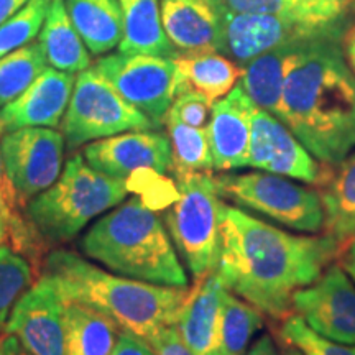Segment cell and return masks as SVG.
<instances>
[{
  "label": "cell",
  "instance_id": "ffe728a7",
  "mask_svg": "<svg viewBox=\"0 0 355 355\" xmlns=\"http://www.w3.org/2000/svg\"><path fill=\"white\" fill-rule=\"evenodd\" d=\"M319 42V40H316ZM313 42H296L261 53L242 68L241 86L257 107L278 117L283 87L298 58Z\"/></svg>",
  "mask_w": 355,
  "mask_h": 355
},
{
  "label": "cell",
  "instance_id": "4316f807",
  "mask_svg": "<svg viewBox=\"0 0 355 355\" xmlns=\"http://www.w3.org/2000/svg\"><path fill=\"white\" fill-rule=\"evenodd\" d=\"M263 327V313L225 290L220 316L222 355H243L255 332Z\"/></svg>",
  "mask_w": 355,
  "mask_h": 355
},
{
  "label": "cell",
  "instance_id": "ba28073f",
  "mask_svg": "<svg viewBox=\"0 0 355 355\" xmlns=\"http://www.w3.org/2000/svg\"><path fill=\"white\" fill-rule=\"evenodd\" d=\"M61 128L66 146L76 150L87 141L132 130H155L157 125L122 99L91 66L78 74Z\"/></svg>",
  "mask_w": 355,
  "mask_h": 355
},
{
  "label": "cell",
  "instance_id": "d590c367",
  "mask_svg": "<svg viewBox=\"0 0 355 355\" xmlns=\"http://www.w3.org/2000/svg\"><path fill=\"white\" fill-rule=\"evenodd\" d=\"M217 15L232 13H279L283 0H212Z\"/></svg>",
  "mask_w": 355,
  "mask_h": 355
},
{
  "label": "cell",
  "instance_id": "f6af8a7d",
  "mask_svg": "<svg viewBox=\"0 0 355 355\" xmlns=\"http://www.w3.org/2000/svg\"><path fill=\"white\" fill-rule=\"evenodd\" d=\"M282 355H304V354L301 352V350H300L298 347H295V345L288 344V347H286L285 350H283Z\"/></svg>",
  "mask_w": 355,
  "mask_h": 355
},
{
  "label": "cell",
  "instance_id": "b9f144b4",
  "mask_svg": "<svg viewBox=\"0 0 355 355\" xmlns=\"http://www.w3.org/2000/svg\"><path fill=\"white\" fill-rule=\"evenodd\" d=\"M30 0H0V25L15 15Z\"/></svg>",
  "mask_w": 355,
  "mask_h": 355
},
{
  "label": "cell",
  "instance_id": "4dcf8cb0",
  "mask_svg": "<svg viewBox=\"0 0 355 355\" xmlns=\"http://www.w3.org/2000/svg\"><path fill=\"white\" fill-rule=\"evenodd\" d=\"M51 0H30L15 15L0 25V58L35 42L42 32Z\"/></svg>",
  "mask_w": 355,
  "mask_h": 355
},
{
  "label": "cell",
  "instance_id": "836d02e7",
  "mask_svg": "<svg viewBox=\"0 0 355 355\" xmlns=\"http://www.w3.org/2000/svg\"><path fill=\"white\" fill-rule=\"evenodd\" d=\"M127 181V189L140 194V201L150 209H163L170 206L180 196L178 186L171 180H166L162 173L141 168L133 171Z\"/></svg>",
  "mask_w": 355,
  "mask_h": 355
},
{
  "label": "cell",
  "instance_id": "277c9868",
  "mask_svg": "<svg viewBox=\"0 0 355 355\" xmlns=\"http://www.w3.org/2000/svg\"><path fill=\"white\" fill-rule=\"evenodd\" d=\"M89 259L140 282L188 286L166 225L139 198L121 204L92 225L81 242Z\"/></svg>",
  "mask_w": 355,
  "mask_h": 355
},
{
  "label": "cell",
  "instance_id": "9a60e30c",
  "mask_svg": "<svg viewBox=\"0 0 355 355\" xmlns=\"http://www.w3.org/2000/svg\"><path fill=\"white\" fill-rule=\"evenodd\" d=\"M87 165L114 178H125L148 168L162 175L171 171V145L165 133L132 130L91 141L83 152Z\"/></svg>",
  "mask_w": 355,
  "mask_h": 355
},
{
  "label": "cell",
  "instance_id": "9c48e42d",
  "mask_svg": "<svg viewBox=\"0 0 355 355\" xmlns=\"http://www.w3.org/2000/svg\"><path fill=\"white\" fill-rule=\"evenodd\" d=\"M345 33L347 28L311 25L283 13H232L219 15L217 51L243 68L261 53L283 44L316 40L340 42Z\"/></svg>",
  "mask_w": 355,
  "mask_h": 355
},
{
  "label": "cell",
  "instance_id": "4fadbf2b",
  "mask_svg": "<svg viewBox=\"0 0 355 355\" xmlns=\"http://www.w3.org/2000/svg\"><path fill=\"white\" fill-rule=\"evenodd\" d=\"M66 301L44 275L13 304L3 332L13 334L32 355H66Z\"/></svg>",
  "mask_w": 355,
  "mask_h": 355
},
{
  "label": "cell",
  "instance_id": "83f0119b",
  "mask_svg": "<svg viewBox=\"0 0 355 355\" xmlns=\"http://www.w3.org/2000/svg\"><path fill=\"white\" fill-rule=\"evenodd\" d=\"M165 123L171 145V171L175 175L214 170L206 128L186 125L171 115H166Z\"/></svg>",
  "mask_w": 355,
  "mask_h": 355
},
{
  "label": "cell",
  "instance_id": "6da1fadb",
  "mask_svg": "<svg viewBox=\"0 0 355 355\" xmlns=\"http://www.w3.org/2000/svg\"><path fill=\"white\" fill-rule=\"evenodd\" d=\"M339 252L329 234H291L224 204L214 272L235 296L268 316L286 318L295 293L313 285Z\"/></svg>",
  "mask_w": 355,
  "mask_h": 355
},
{
  "label": "cell",
  "instance_id": "ab89813d",
  "mask_svg": "<svg viewBox=\"0 0 355 355\" xmlns=\"http://www.w3.org/2000/svg\"><path fill=\"white\" fill-rule=\"evenodd\" d=\"M2 352L3 355H32L13 334H2Z\"/></svg>",
  "mask_w": 355,
  "mask_h": 355
},
{
  "label": "cell",
  "instance_id": "8992f818",
  "mask_svg": "<svg viewBox=\"0 0 355 355\" xmlns=\"http://www.w3.org/2000/svg\"><path fill=\"white\" fill-rule=\"evenodd\" d=\"M180 196L165 212V224L176 252L194 278L216 270L220 250V194L209 173L175 175Z\"/></svg>",
  "mask_w": 355,
  "mask_h": 355
},
{
  "label": "cell",
  "instance_id": "d4e9b609",
  "mask_svg": "<svg viewBox=\"0 0 355 355\" xmlns=\"http://www.w3.org/2000/svg\"><path fill=\"white\" fill-rule=\"evenodd\" d=\"M66 355H109L119 337V324L99 311L66 301Z\"/></svg>",
  "mask_w": 355,
  "mask_h": 355
},
{
  "label": "cell",
  "instance_id": "f35d334b",
  "mask_svg": "<svg viewBox=\"0 0 355 355\" xmlns=\"http://www.w3.org/2000/svg\"><path fill=\"white\" fill-rule=\"evenodd\" d=\"M243 355H278L277 347H275L273 339L268 334H263L260 339L255 340V344Z\"/></svg>",
  "mask_w": 355,
  "mask_h": 355
},
{
  "label": "cell",
  "instance_id": "5bb4252c",
  "mask_svg": "<svg viewBox=\"0 0 355 355\" xmlns=\"http://www.w3.org/2000/svg\"><path fill=\"white\" fill-rule=\"evenodd\" d=\"M247 166L301 183L324 186L329 176L296 135L273 114L257 107Z\"/></svg>",
  "mask_w": 355,
  "mask_h": 355
},
{
  "label": "cell",
  "instance_id": "e575fe53",
  "mask_svg": "<svg viewBox=\"0 0 355 355\" xmlns=\"http://www.w3.org/2000/svg\"><path fill=\"white\" fill-rule=\"evenodd\" d=\"M212 105H214V102L206 99V97L198 94V92L181 91L178 92L175 101H173L168 115L178 119V121L186 123V125L207 128L211 121Z\"/></svg>",
  "mask_w": 355,
  "mask_h": 355
},
{
  "label": "cell",
  "instance_id": "ac0fdd59",
  "mask_svg": "<svg viewBox=\"0 0 355 355\" xmlns=\"http://www.w3.org/2000/svg\"><path fill=\"white\" fill-rule=\"evenodd\" d=\"M227 288L216 272L196 279L188 291L176 319V331L188 349L196 355H222L220 316Z\"/></svg>",
  "mask_w": 355,
  "mask_h": 355
},
{
  "label": "cell",
  "instance_id": "3957f363",
  "mask_svg": "<svg viewBox=\"0 0 355 355\" xmlns=\"http://www.w3.org/2000/svg\"><path fill=\"white\" fill-rule=\"evenodd\" d=\"M64 301H74L114 319L123 331L148 340L175 326L188 286H166L110 275L68 250L44 257L42 272Z\"/></svg>",
  "mask_w": 355,
  "mask_h": 355
},
{
  "label": "cell",
  "instance_id": "52a82bcc",
  "mask_svg": "<svg viewBox=\"0 0 355 355\" xmlns=\"http://www.w3.org/2000/svg\"><path fill=\"white\" fill-rule=\"evenodd\" d=\"M222 199L277 222L291 230L316 234L324 229V207L319 193L291 178L266 171L214 176Z\"/></svg>",
  "mask_w": 355,
  "mask_h": 355
},
{
  "label": "cell",
  "instance_id": "d6a6232c",
  "mask_svg": "<svg viewBox=\"0 0 355 355\" xmlns=\"http://www.w3.org/2000/svg\"><path fill=\"white\" fill-rule=\"evenodd\" d=\"M279 336L286 344L298 347L304 355H355V345L339 344L319 336L298 314L285 318Z\"/></svg>",
  "mask_w": 355,
  "mask_h": 355
},
{
  "label": "cell",
  "instance_id": "44dd1931",
  "mask_svg": "<svg viewBox=\"0 0 355 355\" xmlns=\"http://www.w3.org/2000/svg\"><path fill=\"white\" fill-rule=\"evenodd\" d=\"M173 61L178 71V92L194 91L211 102L227 96L242 78L241 66L219 51L180 53Z\"/></svg>",
  "mask_w": 355,
  "mask_h": 355
},
{
  "label": "cell",
  "instance_id": "484cf974",
  "mask_svg": "<svg viewBox=\"0 0 355 355\" xmlns=\"http://www.w3.org/2000/svg\"><path fill=\"white\" fill-rule=\"evenodd\" d=\"M324 207V229L339 243L355 234V153L347 155L319 193Z\"/></svg>",
  "mask_w": 355,
  "mask_h": 355
},
{
  "label": "cell",
  "instance_id": "74e56055",
  "mask_svg": "<svg viewBox=\"0 0 355 355\" xmlns=\"http://www.w3.org/2000/svg\"><path fill=\"white\" fill-rule=\"evenodd\" d=\"M109 355H157L155 350L150 347L148 343L132 332L123 331L119 332L115 345Z\"/></svg>",
  "mask_w": 355,
  "mask_h": 355
},
{
  "label": "cell",
  "instance_id": "c3c4849f",
  "mask_svg": "<svg viewBox=\"0 0 355 355\" xmlns=\"http://www.w3.org/2000/svg\"><path fill=\"white\" fill-rule=\"evenodd\" d=\"M209 2H212V0H209Z\"/></svg>",
  "mask_w": 355,
  "mask_h": 355
},
{
  "label": "cell",
  "instance_id": "2e32d148",
  "mask_svg": "<svg viewBox=\"0 0 355 355\" xmlns=\"http://www.w3.org/2000/svg\"><path fill=\"white\" fill-rule=\"evenodd\" d=\"M255 109V102L247 96L241 84L214 102L206 128L214 170L232 171L247 168Z\"/></svg>",
  "mask_w": 355,
  "mask_h": 355
},
{
  "label": "cell",
  "instance_id": "d6986e66",
  "mask_svg": "<svg viewBox=\"0 0 355 355\" xmlns=\"http://www.w3.org/2000/svg\"><path fill=\"white\" fill-rule=\"evenodd\" d=\"M162 25L178 53L217 51L219 15L209 0H159Z\"/></svg>",
  "mask_w": 355,
  "mask_h": 355
},
{
  "label": "cell",
  "instance_id": "e0dca14e",
  "mask_svg": "<svg viewBox=\"0 0 355 355\" xmlns=\"http://www.w3.org/2000/svg\"><path fill=\"white\" fill-rule=\"evenodd\" d=\"M74 83V74L55 68L44 69L24 94L0 109V125L3 133L25 127H60L73 94Z\"/></svg>",
  "mask_w": 355,
  "mask_h": 355
},
{
  "label": "cell",
  "instance_id": "f546056e",
  "mask_svg": "<svg viewBox=\"0 0 355 355\" xmlns=\"http://www.w3.org/2000/svg\"><path fill=\"white\" fill-rule=\"evenodd\" d=\"M35 272L30 260L8 245H0V329L6 327L10 308L33 283Z\"/></svg>",
  "mask_w": 355,
  "mask_h": 355
},
{
  "label": "cell",
  "instance_id": "5b68a950",
  "mask_svg": "<svg viewBox=\"0 0 355 355\" xmlns=\"http://www.w3.org/2000/svg\"><path fill=\"white\" fill-rule=\"evenodd\" d=\"M128 193L125 178L97 171L79 153L56 183L25 206V216L48 247L73 241L87 222L119 206Z\"/></svg>",
  "mask_w": 355,
  "mask_h": 355
},
{
  "label": "cell",
  "instance_id": "30bf717a",
  "mask_svg": "<svg viewBox=\"0 0 355 355\" xmlns=\"http://www.w3.org/2000/svg\"><path fill=\"white\" fill-rule=\"evenodd\" d=\"M92 68L157 128L165 123L178 92V71L173 58L119 51L117 55L101 56Z\"/></svg>",
  "mask_w": 355,
  "mask_h": 355
},
{
  "label": "cell",
  "instance_id": "7dc6e473",
  "mask_svg": "<svg viewBox=\"0 0 355 355\" xmlns=\"http://www.w3.org/2000/svg\"><path fill=\"white\" fill-rule=\"evenodd\" d=\"M2 133H3V130H2V125H0V137H2Z\"/></svg>",
  "mask_w": 355,
  "mask_h": 355
},
{
  "label": "cell",
  "instance_id": "7c38bea8",
  "mask_svg": "<svg viewBox=\"0 0 355 355\" xmlns=\"http://www.w3.org/2000/svg\"><path fill=\"white\" fill-rule=\"evenodd\" d=\"M295 313L319 336L355 345V285L340 266H327L291 301Z\"/></svg>",
  "mask_w": 355,
  "mask_h": 355
},
{
  "label": "cell",
  "instance_id": "8d00e7d4",
  "mask_svg": "<svg viewBox=\"0 0 355 355\" xmlns=\"http://www.w3.org/2000/svg\"><path fill=\"white\" fill-rule=\"evenodd\" d=\"M145 343H148L157 355H196L191 352L188 345L183 343L175 326L163 327L162 331H158Z\"/></svg>",
  "mask_w": 355,
  "mask_h": 355
},
{
  "label": "cell",
  "instance_id": "f1b7e54d",
  "mask_svg": "<svg viewBox=\"0 0 355 355\" xmlns=\"http://www.w3.org/2000/svg\"><path fill=\"white\" fill-rule=\"evenodd\" d=\"M46 68L48 63L38 42L0 58V109L24 94Z\"/></svg>",
  "mask_w": 355,
  "mask_h": 355
},
{
  "label": "cell",
  "instance_id": "1f68e13d",
  "mask_svg": "<svg viewBox=\"0 0 355 355\" xmlns=\"http://www.w3.org/2000/svg\"><path fill=\"white\" fill-rule=\"evenodd\" d=\"M355 0H283L279 13L319 26L347 28Z\"/></svg>",
  "mask_w": 355,
  "mask_h": 355
},
{
  "label": "cell",
  "instance_id": "ee69618b",
  "mask_svg": "<svg viewBox=\"0 0 355 355\" xmlns=\"http://www.w3.org/2000/svg\"><path fill=\"white\" fill-rule=\"evenodd\" d=\"M6 242H8V222L0 211V245Z\"/></svg>",
  "mask_w": 355,
  "mask_h": 355
},
{
  "label": "cell",
  "instance_id": "603a6c76",
  "mask_svg": "<svg viewBox=\"0 0 355 355\" xmlns=\"http://www.w3.org/2000/svg\"><path fill=\"white\" fill-rule=\"evenodd\" d=\"M38 43L51 68L69 74L91 68V55L69 19L64 0H51Z\"/></svg>",
  "mask_w": 355,
  "mask_h": 355
},
{
  "label": "cell",
  "instance_id": "bcb514c9",
  "mask_svg": "<svg viewBox=\"0 0 355 355\" xmlns=\"http://www.w3.org/2000/svg\"><path fill=\"white\" fill-rule=\"evenodd\" d=\"M2 334H3V329H0V355H3V352H2Z\"/></svg>",
  "mask_w": 355,
  "mask_h": 355
},
{
  "label": "cell",
  "instance_id": "8fae6325",
  "mask_svg": "<svg viewBox=\"0 0 355 355\" xmlns=\"http://www.w3.org/2000/svg\"><path fill=\"white\" fill-rule=\"evenodd\" d=\"M64 144L63 133L48 127H25L0 137L3 170L24 209L60 178Z\"/></svg>",
  "mask_w": 355,
  "mask_h": 355
},
{
  "label": "cell",
  "instance_id": "cb8c5ba5",
  "mask_svg": "<svg viewBox=\"0 0 355 355\" xmlns=\"http://www.w3.org/2000/svg\"><path fill=\"white\" fill-rule=\"evenodd\" d=\"M64 6L91 55L104 56L119 46L123 35L119 0H64Z\"/></svg>",
  "mask_w": 355,
  "mask_h": 355
},
{
  "label": "cell",
  "instance_id": "7a4b0ae2",
  "mask_svg": "<svg viewBox=\"0 0 355 355\" xmlns=\"http://www.w3.org/2000/svg\"><path fill=\"white\" fill-rule=\"evenodd\" d=\"M278 119L309 153L339 165L355 148V74L340 42L308 44L288 74Z\"/></svg>",
  "mask_w": 355,
  "mask_h": 355
},
{
  "label": "cell",
  "instance_id": "7402d4cb",
  "mask_svg": "<svg viewBox=\"0 0 355 355\" xmlns=\"http://www.w3.org/2000/svg\"><path fill=\"white\" fill-rule=\"evenodd\" d=\"M119 6L123 25L119 51L165 58L180 55L163 30L159 0H119Z\"/></svg>",
  "mask_w": 355,
  "mask_h": 355
},
{
  "label": "cell",
  "instance_id": "60d3db41",
  "mask_svg": "<svg viewBox=\"0 0 355 355\" xmlns=\"http://www.w3.org/2000/svg\"><path fill=\"white\" fill-rule=\"evenodd\" d=\"M349 245L345 247L343 254V270L355 283V234L349 239Z\"/></svg>",
  "mask_w": 355,
  "mask_h": 355
},
{
  "label": "cell",
  "instance_id": "7bdbcfd3",
  "mask_svg": "<svg viewBox=\"0 0 355 355\" xmlns=\"http://www.w3.org/2000/svg\"><path fill=\"white\" fill-rule=\"evenodd\" d=\"M344 38H345V56H347V63L355 74V28L350 30Z\"/></svg>",
  "mask_w": 355,
  "mask_h": 355
}]
</instances>
